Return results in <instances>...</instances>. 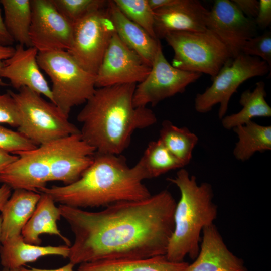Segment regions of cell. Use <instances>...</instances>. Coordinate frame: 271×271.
I'll list each match as a JSON object with an SVG mask.
<instances>
[{"mask_svg": "<svg viewBox=\"0 0 271 271\" xmlns=\"http://www.w3.org/2000/svg\"><path fill=\"white\" fill-rule=\"evenodd\" d=\"M176 204L167 190L145 199L117 202L97 212L60 204L61 217L74 235L70 262L76 265L165 255Z\"/></svg>", "mask_w": 271, "mask_h": 271, "instance_id": "6da1fadb", "label": "cell"}, {"mask_svg": "<svg viewBox=\"0 0 271 271\" xmlns=\"http://www.w3.org/2000/svg\"><path fill=\"white\" fill-rule=\"evenodd\" d=\"M137 84L96 88L77 115L82 139L96 152L120 155L128 147L133 133L150 127L157 119L147 107H135Z\"/></svg>", "mask_w": 271, "mask_h": 271, "instance_id": "7a4b0ae2", "label": "cell"}, {"mask_svg": "<svg viewBox=\"0 0 271 271\" xmlns=\"http://www.w3.org/2000/svg\"><path fill=\"white\" fill-rule=\"evenodd\" d=\"M120 155L95 152L92 163L77 181L46 187L40 193L48 194L61 205L78 208L106 207L150 197L140 169L136 165L129 167Z\"/></svg>", "mask_w": 271, "mask_h": 271, "instance_id": "3957f363", "label": "cell"}, {"mask_svg": "<svg viewBox=\"0 0 271 271\" xmlns=\"http://www.w3.org/2000/svg\"><path fill=\"white\" fill-rule=\"evenodd\" d=\"M167 179L177 186L181 196L175 209L174 228L165 255L176 262L184 261L187 255L195 260L199 252L201 232L217 217L212 187L207 182L198 184L196 177L183 168L175 177Z\"/></svg>", "mask_w": 271, "mask_h": 271, "instance_id": "277c9868", "label": "cell"}, {"mask_svg": "<svg viewBox=\"0 0 271 271\" xmlns=\"http://www.w3.org/2000/svg\"><path fill=\"white\" fill-rule=\"evenodd\" d=\"M37 62L50 77L53 103L67 117L74 106L92 96L95 75L85 70L67 51L38 52Z\"/></svg>", "mask_w": 271, "mask_h": 271, "instance_id": "5b68a950", "label": "cell"}, {"mask_svg": "<svg viewBox=\"0 0 271 271\" xmlns=\"http://www.w3.org/2000/svg\"><path fill=\"white\" fill-rule=\"evenodd\" d=\"M8 91L20 113L18 131L37 146L80 133L55 104L40 94L27 87L21 88L18 92Z\"/></svg>", "mask_w": 271, "mask_h": 271, "instance_id": "8992f818", "label": "cell"}, {"mask_svg": "<svg viewBox=\"0 0 271 271\" xmlns=\"http://www.w3.org/2000/svg\"><path fill=\"white\" fill-rule=\"evenodd\" d=\"M174 51L171 65L213 78L231 58L225 45L210 30L174 32L164 38Z\"/></svg>", "mask_w": 271, "mask_h": 271, "instance_id": "52a82bcc", "label": "cell"}, {"mask_svg": "<svg viewBox=\"0 0 271 271\" xmlns=\"http://www.w3.org/2000/svg\"><path fill=\"white\" fill-rule=\"evenodd\" d=\"M270 71L268 64L258 57L241 53L230 59L212 78V84L203 93L196 94V111L207 113L219 104L218 115L221 120L226 115L231 96L239 86L248 79L265 75Z\"/></svg>", "mask_w": 271, "mask_h": 271, "instance_id": "ba28073f", "label": "cell"}, {"mask_svg": "<svg viewBox=\"0 0 271 271\" xmlns=\"http://www.w3.org/2000/svg\"><path fill=\"white\" fill-rule=\"evenodd\" d=\"M115 33L107 5L89 13L73 24L72 43L67 51L85 70L96 75Z\"/></svg>", "mask_w": 271, "mask_h": 271, "instance_id": "9c48e42d", "label": "cell"}, {"mask_svg": "<svg viewBox=\"0 0 271 271\" xmlns=\"http://www.w3.org/2000/svg\"><path fill=\"white\" fill-rule=\"evenodd\" d=\"M201 75L173 67L166 59L161 47L154 59L149 75L136 85L133 106L155 105L166 98L184 92L189 85Z\"/></svg>", "mask_w": 271, "mask_h": 271, "instance_id": "30bf717a", "label": "cell"}, {"mask_svg": "<svg viewBox=\"0 0 271 271\" xmlns=\"http://www.w3.org/2000/svg\"><path fill=\"white\" fill-rule=\"evenodd\" d=\"M32 9L29 37L38 52L68 51L73 24L57 10L51 0H30Z\"/></svg>", "mask_w": 271, "mask_h": 271, "instance_id": "8fae6325", "label": "cell"}, {"mask_svg": "<svg viewBox=\"0 0 271 271\" xmlns=\"http://www.w3.org/2000/svg\"><path fill=\"white\" fill-rule=\"evenodd\" d=\"M151 67L127 47L115 33L95 75L96 88L139 83L149 75Z\"/></svg>", "mask_w": 271, "mask_h": 271, "instance_id": "7c38bea8", "label": "cell"}, {"mask_svg": "<svg viewBox=\"0 0 271 271\" xmlns=\"http://www.w3.org/2000/svg\"><path fill=\"white\" fill-rule=\"evenodd\" d=\"M206 27L225 45L232 59L242 53L246 41L257 35L254 20L246 17L230 0L214 1Z\"/></svg>", "mask_w": 271, "mask_h": 271, "instance_id": "4fadbf2b", "label": "cell"}, {"mask_svg": "<svg viewBox=\"0 0 271 271\" xmlns=\"http://www.w3.org/2000/svg\"><path fill=\"white\" fill-rule=\"evenodd\" d=\"M50 181H60L64 185L80 178L91 164L95 149L80 133L50 142Z\"/></svg>", "mask_w": 271, "mask_h": 271, "instance_id": "5bb4252c", "label": "cell"}, {"mask_svg": "<svg viewBox=\"0 0 271 271\" xmlns=\"http://www.w3.org/2000/svg\"><path fill=\"white\" fill-rule=\"evenodd\" d=\"M50 143L21 152L18 158L0 173V183L12 189L40 193L50 176Z\"/></svg>", "mask_w": 271, "mask_h": 271, "instance_id": "9a60e30c", "label": "cell"}, {"mask_svg": "<svg viewBox=\"0 0 271 271\" xmlns=\"http://www.w3.org/2000/svg\"><path fill=\"white\" fill-rule=\"evenodd\" d=\"M38 51L18 44L12 56L3 62L0 78H6L14 88L27 87L53 103L51 90L37 62Z\"/></svg>", "mask_w": 271, "mask_h": 271, "instance_id": "2e32d148", "label": "cell"}, {"mask_svg": "<svg viewBox=\"0 0 271 271\" xmlns=\"http://www.w3.org/2000/svg\"><path fill=\"white\" fill-rule=\"evenodd\" d=\"M209 13L198 0H177L173 5L154 11V31L158 39L174 32L207 30Z\"/></svg>", "mask_w": 271, "mask_h": 271, "instance_id": "e0dca14e", "label": "cell"}, {"mask_svg": "<svg viewBox=\"0 0 271 271\" xmlns=\"http://www.w3.org/2000/svg\"><path fill=\"white\" fill-rule=\"evenodd\" d=\"M202 232L199 253L185 271H248L244 261L228 249L214 223Z\"/></svg>", "mask_w": 271, "mask_h": 271, "instance_id": "ac0fdd59", "label": "cell"}, {"mask_svg": "<svg viewBox=\"0 0 271 271\" xmlns=\"http://www.w3.org/2000/svg\"><path fill=\"white\" fill-rule=\"evenodd\" d=\"M107 6L117 36L151 67L156 53L161 47L160 40L152 37L125 17L113 1H108Z\"/></svg>", "mask_w": 271, "mask_h": 271, "instance_id": "d6986e66", "label": "cell"}, {"mask_svg": "<svg viewBox=\"0 0 271 271\" xmlns=\"http://www.w3.org/2000/svg\"><path fill=\"white\" fill-rule=\"evenodd\" d=\"M41 197V193L16 189L1 210V243L20 235L32 216Z\"/></svg>", "mask_w": 271, "mask_h": 271, "instance_id": "ffe728a7", "label": "cell"}, {"mask_svg": "<svg viewBox=\"0 0 271 271\" xmlns=\"http://www.w3.org/2000/svg\"><path fill=\"white\" fill-rule=\"evenodd\" d=\"M69 246H42L26 242L21 235L12 237L2 242L0 260L3 268L19 269L25 264L36 261L48 255L69 257Z\"/></svg>", "mask_w": 271, "mask_h": 271, "instance_id": "44dd1931", "label": "cell"}, {"mask_svg": "<svg viewBox=\"0 0 271 271\" xmlns=\"http://www.w3.org/2000/svg\"><path fill=\"white\" fill-rule=\"evenodd\" d=\"M55 203L48 194L41 193L36 208L21 232V235L26 242L40 245L42 242L40 235L48 234L59 236L70 247V241L61 233L57 227V221L60 219L61 215Z\"/></svg>", "mask_w": 271, "mask_h": 271, "instance_id": "7402d4cb", "label": "cell"}, {"mask_svg": "<svg viewBox=\"0 0 271 271\" xmlns=\"http://www.w3.org/2000/svg\"><path fill=\"white\" fill-rule=\"evenodd\" d=\"M189 263L170 261L165 255L145 258L100 260L80 264L76 271H185Z\"/></svg>", "mask_w": 271, "mask_h": 271, "instance_id": "603a6c76", "label": "cell"}, {"mask_svg": "<svg viewBox=\"0 0 271 271\" xmlns=\"http://www.w3.org/2000/svg\"><path fill=\"white\" fill-rule=\"evenodd\" d=\"M266 92L262 81L256 83L253 91L247 90L241 94L239 103L242 106L238 112L225 115L221 119L223 127L231 129L243 125L254 117L271 116V107L265 100Z\"/></svg>", "mask_w": 271, "mask_h": 271, "instance_id": "cb8c5ba5", "label": "cell"}, {"mask_svg": "<svg viewBox=\"0 0 271 271\" xmlns=\"http://www.w3.org/2000/svg\"><path fill=\"white\" fill-rule=\"evenodd\" d=\"M233 129L238 139L233 151L237 160L244 162L256 152L271 150V126L261 125L251 120Z\"/></svg>", "mask_w": 271, "mask_h": 271, "instance_id": "d4e9b609", "label": "cell"}, {"mask_svg": "<svg viewBox=\"0 0 271 271\" xmlns=\"http://www.w3.org/2000/svg\"><path fill=\"white\" fill-rule=\"evenodd\" d=\"M5 26L18 44L32 47L29 37L32 9L30 0H1Z\"/></svg>", "mask_w": 271, "mask_h": 271, "instance_id": "484cf974", "label": "cell"}, {"mask_svg": "<svg viewBox=\"0 0 271 271\" xmlns=\"http://www.w3.org/2000/svg\"><path fill=\"white\" fill-rule=\"evenodd\" d=\"M136 165L141 171L145 180L156 178L171 170L184 167L159 139L149 143Z\"/></svg>", "mask_w": 271, "mask_h": 271, "instance_id": "4316f807", "label": "cell"}, {"mask_svg": "<svg viewBox=\"0 0 271 271\" xmlns=\"http://www.w3.org/2000/svg\"><path fill=\"white\" fill-rule=\"evenodd\" d=\"M159 139L184 166L190 163L198 142V137L188 128L177 126L169 120L163 122Z\"/></svg>", "mask_w": 271, "mask_h": 271, "instance_id": "83f0119b", "label": "cell"}, {"mask_svg": "<svg viewBox=\"0 0 271 271\" xmlns=\"http://www.w3.org/2000/svg\"><path fill=\"white\" fill-rule=\"evenodd\" d=\"M117 8L128 19L157 38L154 31V11L148 0H113ZM158 39V38H157Z\"/></svg>", "mask_w": 271, "mask_h": 271, "instance_id": "f1b7e54d", "label": "cell"}, {"mask_svg": "<svg viewBox=\"0 0 271 271\" xmlns=\"http://www.w3.org/2000/svg\"><path fill=\"white\" fill-rule=\"evenodd\" d=\"M57 10L66 19L74 24L95 10L107 6L105 0H51Z\"/></svg>", "mask_w": 271, "mask_h": 271, "instance_id": "f546056e", "label": "cell"}, {"mask_svg": "<svg viewBox=\"0 0 271 271\" xmlns=\"http://www.w3.org/2000/svg\"><path fill=\"white\" fill-rule=\"evenodd\" d=\"M19 131L6 128L0 124V149L12 154L33 150L37 147Z\"/></svg>", "mask_w": 271, "mask_h": 271, "instance_id": "4dcf8cb0", "label": "cell"}, {"mask_svg": "<svg viewBox=\"0 0 271 271\" xmlns=\"http://www.w3.org/2000/svg\"><path fill=\"white\" fill-rule=\"evenodd\" d=\"M242 53L258 57L271 67V32L267 31L249 39L244 45Z\"/></svg>", "mask_w": 271, "mask_h": 271, "instance_id": "1f68e13d", "label": "cell"}, {"mask_svg": "<svg viewBox=\"0 0 271 271\" xmlns=\"http://www.w3.org/2000/svg\"><path fill=\"white\" fill-rule=\"evenodd\" d=\"M20 122V111L13 97L8 91L0 94V124L18 128Z\"/></svg>", "mask_w": 271, "mask_h": 271, "instance_id": "d6a6232c", "label": "cell"}, {"mask_svg": "<svg viewBox=\"0 0 271 271\" xmlns=\"http://www.w3.org/2000/svg\"><path fill=\"white\" fill-rule=\"evenodd\" d=\"M257 27L265 29L271 23V1L260 0L257 14L254 19Z\"/></svg>", "mask_w": 271, "mask_h": 271, "instance_id": "836d02e7", "label": "cell"}, {"mask_svg": "<svg viewBox=\"0 0 271 271\" xmlns=\"http://www.w3.org/2000/svg\"><path fill=\"white\" fill-rule=\"evenodd\" d=\"M239 10L247 17L254 19L257 16L259 1L256 0H232Z\"/></svg>", "mask_w": 271, "mask_h": 271, "instance_id": "e575fe53", "label": "cell"}, {"mask_svg": "<svg viewBox=\"0 0 271 271\" xmlns=\"http://www.w3.org/2000/svg\"><path fill=\"white\" fill-rule=\"evenodd\" d=\"M14 42L5 26L0 11V46H12Z\"/></svg>", "mask_w": 271, "mask_h": 271, "instance_id": "d590c367", "label": "cell"}, {"mask_svg": "<svg viewBox=\"0 0 271 271\" xmlns=\"http://www.w3.org/2000/svg\"><path fill=\"white\" fill-rule=\"evenodd\" d=\"M18 158L17 155L11 154L0 149V173Z\"/></svg>", "mask_w": 271, "mask_h": 271, "instance_id": "8d00e7d4", "label": "cell"}, {"mask_svg": "<svg viewBox=\"0 0 271 271\" xmlns=\"http://www.w3.org/2000/svg\"><path fill=\"white\" fill-rule=\"evenodd\" d=\"M15 51V47L12 46H0V70L3 62L11 57ZM0 83L2 81L0 79Z\"/></svg>", "mask_w": 271, "mask_h": 271, "instance_id": "74e56055", "label": "cell"}, {"mask_svg": "<svg viewBox=\"0 0 271 271\" xmlns=\"http://www.w3.org/2000/svg\"><path fill=\"white\" fill-rule=\"evenodd\" d=\"M12 189L5 184L0 187V211L11 195Z\"/></svg>", "mask_w": 271, "mask_h": 271, "instance_id": "f35d334b", "label": "cell"}, {"mask_svg": "<svg viewBox=\"0 0 271 271\" xmlns=\"http://www.w3.org/2000/svg\"><path fill=\"white\" fill-rule=\"evenodd\" d=\"M177 0H148L151 8L154 11L174 4Z\"/></svg>", "mask_w": 271, "mask_h": 271, "instance_id": "ab89813d", "label": "cell"}, {"mask_svg": "<svg viewBox=\"0 0 271 271\" xmlns=\"http://www.w3.org/2000/svg\"><path fill=\"white\" fill-rule=\"evenodd\" d=\"M74 265V264L70 262L65 265L57 269H47L35 267L28 268L22 267L20 268V271H74L73 267Z\"/></svg>", "mask_w": 271, "mask_h": 271, "instance_id": "60d3db41", "label": "cell"}, {"mask_svg": "<svg viewBox=\"0 0 271 271\" xmlns=\"http://www.w3.org/2000/svg\"><path fill=\"white\" fill-rule=\"evenodd\" d=\"M0 271H20V268L19 269H8V268H3Z\"/></svg>", "mask_w": 271, "mask_h": 271, "instance_id": "b9f144b4", "label": "cell"}, {"mask_svg": "<svg viewBox=\"0 0 271 271\" xmlns=\"http://www.w3.org/2000/svg\"><path fill=\"white\" fill-rule=\"evenodd\" d=\"M1 223H2V217L0 215V247L1 246Z\"/></svg>", "mask_w": 271, "mask_h": 271, "instance_id": "7bdbcfd3", "label": "cell"}]
</instances>
